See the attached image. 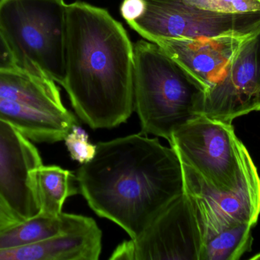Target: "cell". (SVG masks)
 <instances>
[{
	"instance_id": "1",
	"label": "cell",
	"mask_w": 260,
	"mask_h": 260,
	"mask_svg": "<svg viewBox=\"0 0 260 260\" xmlns=\"http://www.w3.org/2000/svg\"><path fill=\"white\" fill-rule=\"evenodd\" d=\"M76 181L89 207L138 238L183 192L181 163L157 138L132 134L97 145Z\"/></svg>"
},
{
	"instance_id": "2",
	"label": "cell",
	"mask_w": 260,
	"mask_h": 260,
	"mask_svg": "<svg viewBox=\"0 0 260 260\" xmlns=\"http://www.w3.org/2000/svg\"><path fill=\"white\" fill-rule=\"evenodd\" d=\"M134 47L106 9L67 6L65 89L77 115L92 129L126 122L134 108Z\"/></svg>"
},
{
	"instance_id": "3",
	"label": "cell",
	"mask_w": 260,
	"mask_h": 260,
	"mask_svg": "<svg viewBox=\"0 0 260 260\" xmlns=\"http://www.w3.org/2000/svg\"><path fill=\"white\" fill-rule=\"evenodd\" d=\"M134 107L142 134L169 141L197 115L203 90L160 45L140 40L134 47Z\"/></svg>"
},
{
	"instance_id": "4",
	"label": "cell",
	"mask_w": 260,
	"mask_h": 260,
	"mask_svg": "<svg viewBox=\"0 0 260 260\" xmlns=\"http://www.w3.org/2000/svg\"><path fill=\"white\" fill-rule=\"evenodd\" d=\"M67 6L64 0H0V27L17 68L61 84Z\"/></svg>"
},
{
	"instance_id": "5",
	"label": "cell",
	"mask_w": 260,
	"mask_h": 260,
	"mask_svg": "<svg viewBox=\"0 0 260 260\" xmlns=\"http://www.w3.org/2000/svg\"><path fill=\"white\" fill-rule=\"evenodd\" d=\"M180 161L218 189L234 191L259 175L231 122L197 115L169 140Z\"/></svg>"
},
{
	"instance_id": "6",
	"label": "cell",
	"mask_w": 260,
	"mask_h": 260,
	"mask_svg": "<svg viewBox=\"0 0 260 260\" xmlns=\"http://www.w3.org/2000/svg\"><path fill=\"white\" fill-rule=\"evenodd\" d=\"M0 119L34 143L64 140L78 125L64 106L55 81L18 68L0 70Z\"/></svg>"
},
{
	"instance_id": "7",
	"label": "cell",
	"mask_w": 260,
	"mask_h": 260,
	"mask_svg": "<svg viewBox=\"0 0 260 260\" xmlns=\"http://www.w3.org/2000/svg\"><path fill=\"white\" fill-rule=\"evenodd\" d=\"M126 22L142 38L155 43L254 32L260 29V12L221 13L183 0H143L140 14Z\"/></svg>"
},
{
	"instance_id": "8",
	"label": "cell",
	"mask_w": 260,
	"mask_h": 260,
	"mask_svg": "<svg viewBox=\"0 0 260 260\" xmlns=\"http://www.w3.org/2000/svg\"><path fill=\"white\" fill-rule=\"evenodd\" d=\"M180 163L183 192L195 215L200 251L206 243L224 230L241 224L256 225L260 215L259 175L236 190L225 191L206 181L186 163Z\"/></svg>"
},
{
	"instance_id": "9",
	"label": "cell",
	"mask_w": 260,
	"mask_h": 260,
	"mask_svg": "<svg viewBox=\"0 0 260 260\" xmlns=\"http://www.w3.org/2000/svg\"><path fill=\"white\" fill-rule=\"evenodd\" d=\"M200 252L195 215L183 192L138 238L120 244L110 259L199 260Z\"/></svg>"
},
{
	"instance_id": "10",
	"label": "cell",
	"mask_w": 260,
	"mask_h": 260,
	"mask_svg": "<svg viewBox=\"0 0 260 260\" xmlns=\"http://www.w3.org/2000/svg\"><path fill=\"white\" fill-rule=\"evenodd\" d=\"M260 32L237 53L222 80L202 95L197 115L232 123L260 111Z\"/></svg>"
},
{
	"instance_id": "11",
	"label": "cell",
	"mask_w": 260,
	"mask_h": 260,
	"mask_svg": "<svg viewBox=\"0 0 260 260\" xmlns=\"http://www.w3.org/2000/svg\"><path fill=\"white\" fill-rule=\"evenodd\" d=\"M42 165L34 142L0 119V194L23 221L39 214L35 174Z\"/></svg>"
},
{
	"instance_id": "12",
	"label": "cell",
	"mask_w": 260,
	"mask_h": 260,
	"mask_svg": "<svg viewBox=\"0 0 260 260\" xmlns=\"http://www.w3.org/2000/svg\"><path fill=\"white\" fill-rule=\"evenodd\" d=\"M259 30L197 39L160 40L155 42L199 84L203 93L224 79L243 46Z\"/></svg>"
},
{
	"instance_id": "13",
	"label": "cell",
	"mask_w": 260,
	"mask_h": 260,
	"mask_svg": "<svg viewBox=\"0 0 260 260\" xmlns=\"http://www.w3.org/2000/svg\"><path fill=\"white\" fill-rule=\"evenodd\" d=\"M102 232L95 221L30 245L0 250V260H98Z\"/></svg>"
},
{
	"instance_id": "14",
	"label": "cell",
	"mask_w": 260,
	"mask_h": 260,
	"mask_svg": "<svg viewBox=\"0 0 260 260\" xmlns=\"http://www.w3.org/2000/svg\"><path fill=\"white\" fill-rule=\"evenodd\" d=\"M92 218L63 213L56 217L38 214L0 232V250H10L45 241L89 224Z\"/></svg>"
},
{
	"instance_id": "15",
	"label": "cell",
	"mask_w": 260,
	"mask_h": 260,
	"mask_svg": "<svg viewBox=\"0 0 260 260\" xmlns=\"http://www.w3.org/2000/svg\"><path fill=\"white\" fill-rule=\"evenodd\" d=\"M75 178L73 172L60 166L43 164L35 174L39 214L51 217L60 215L66 200L77 194L73 181Z\"/></svg>"
},
{
	"instance_id": "16",
	"label": "cell",
	"mask_w": 260,
	"mask_h": 260,
	"mask_svg": "<svg viewBox=\"0 0 260 260\" xmlns=\"http://www.w3.org/2000/svg\"><path fill=\"white\" fill-rule=\"evenodd\" d=\"M253 226L241 224L221 232L206 243L199 260H238L251 251Z\"/></svg>"
},
{
	"instance_id": "17",
	"label": "cell",
	"mask_w": 260,
	"mask_h": 260,
	"mask_svg": "<svg viewBox=\"0 0 260 260\" xmlns=\"http://www.w3.org/2000/svg\"><path fill=\"white\" fill-rule=\"evenodd\" d=\"M64 141L71 158L81 164L91 161L95 156L97 145L89 141L86 131L78 125L73 126Z\"/></svg>"
},
{
	"instance_id": "18",
	"label": "cell",
	"mask_w": 260,
	"mask_h": 260,
	"mask_svg": "<svg viewBox=\"0 0 260 260\" xmlns=\"http://www.w3.org/2000/svg\"><path fill=\"white\" fill-rule=\"evenodd\" d=\"M200 9L227 14L260 12V0H183Z\"/></svg>"
},
{
	"instance_id": "19",
	"label": "cell",
	"mask_w": 260,
	"mask_h": 260,
	"mask_svg": "<svg viewBox=\"0 0 260 260\" xmlns=\"http://www.w3.org/2000/svg\"><path fill=\"white\" fill-rule=\"evenodd\" d=\"M23 221L12 209L0 194V232Z\"/></svg>"
},
{
	"instance_id": "20",
	"label": "cell",
	"mask_w": 260,
	"mask_h": 260,
	"mask_svg": "<svg viewBox=\"0 0 260 260\" xmlns=\"http://www.w3.org/2000/svg\"><path fill=\"white\" fill-rule=\"evenodd\" d=\"M17 68L10 47L0 27V70Z\"/></svg>"
},
{
	"instance_id": "21",
	"label": "cell",
	"mask_w": 260,
	"mask_h": 260,
	"mask_svg": "<svg viewBox=\"0 0 260 260\" xmlns=\"http://www.w3.org/2000/svg\"><path fill=\"white\" fill-rule=\"evenodd\" d=\"M251 259H260V253H258L256 256H253V257L251 258Z\"/></svg>"
},
{
	"instance_id": "22",
	"label": "cell",
	"mask_w": 260,
	"mask_h": 260,
	"mask_svg": "<svg viewBox=\"0 0 260 260\" xmlns=\"http://www.w3.org/2000/svg\"><path fill=\"white\" fill-rule=\"evenodd\" d=\"M259 82H260V75H259Z\"/></svg>"
}]
</instances>
